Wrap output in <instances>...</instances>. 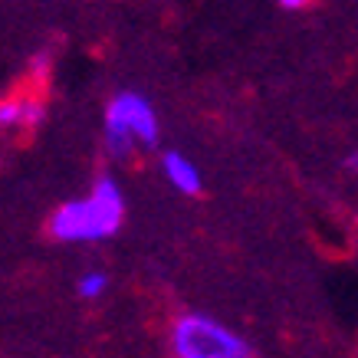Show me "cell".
Listing matches in <instances>:
<instances>
[{
    "label": "cell",
    "instance_id": "obj_6",
    "mask_svg": "<svg viewBox=\"0 0 358 358\" xmlns=\"http://www.w3.org/2000/svg\"><path fill=\"white\" fill-rule=\"evenodd\" d=\"M106 286H109V276H106L102 270L83 273V276H79V282H76V289H79V296H83V299H96V296H102V293H106Z\"/></svg>",
    "mask_w": 358,
    "mask_h": 358
},
{
    "label": "cell",
    "instance_id": "obj_2",
    "mask_svg": "<svg viewBox=\"0 0 358 358\" xmlns=\"http://www.w3.org/2000/svg\"><path fill=\"white\" fill-rule=\"evenodd\" d=\"M171 348L178 358H250L247 338L201 313H187L174 322Z\"/></svg>",
    "mask_w": 358,
    "mask_h": 358
},
{
    "label": "cell",
    "instance_id": "obj_5",
    "mask_svg": "<svg viewBox=\"0 0 358 358\" xmlns=\"http://www.w3.org/2000/svg\"><path fill=\"white\" fill-rule=\"evenodd\" d=\"M43 115V106L40 102H33V99H7V102H0V125H36Z\"/></svg>",
    "mask_w": 358,
    "mask_h": 358
},
{
    "label": "cell",
    "instance_id": "obj_4",
    "mask_svg": "<svg viewBox=\"0 0 358 358\" xmlns=\"http://www.w3.org/2000/svg\"><path fill=\"white\" fill-rule=\"evenodd\" d=\"M162 171H164V178L171 181V187H178L181 194H201V187H204L197 164L191 162V158H185L181 152H164Z\"/></svg>",
    "mask_w": 358,
    "mask_h": 358
},
{
    "label": "cell",
    "instance_id": "obj_1",
    "mask_svg": "<svg viewBox=\"0 0 358 358\" xmlns=\"http://www.w3.org/2000/svg\"><path fill=\"white\" fill-rule=\"evenodd\" d=\"M125 220V197L115 178H102L86 197L66 201L50 217V234L63 243H96L112 237Z\"/></svg>",
    "mask_w": 358,
    "mask_h": 358
},
{
    "label": "cell",
    "instance_id": "obj_3",
    "mask_svg": "<svg viewBox=\"0 0 358 358\" xmlns=\"http://www.w3.org/2000/svg\"><path fill=\"white\" fill-rule=\"evenodd\" d=\"M148 145L158 141V115L152 102L138 92H119L106 106V145L112 155H129L131 145Z\"/></svg>",
    "mask_w": 358,
    "mask_h": 358
},
{
    "label": "cell",
    "instance_id": "obj_7",
    "mask_svg": "<svg viewBox=\"0 0 358 358\" xmlns=\"http://www.w3.org/2000/svg\"><path fill=\"white\" fill-rule=\"evenodd\" d=\"M345 168H348V171H358V152H355V155H348V158H345Z\"/></svg>",
    "mask_w": 358,
    "mask_h": 358
}]
</instances>
